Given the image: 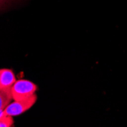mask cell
Instances as JSON below:
<instances>
[{
	"mask_svg": "<svg viewBox=\"0 0 127 127\" xmlns=\"http://www.w3.org/2000/svg\"><path fill=\"white\" fill-rule=\"evenodd\" d=\"M37 85L28 80L20 79L11 87V95L15 100H24L30 97L37 91Z\"/></svg>",
	"mask_w": 127,
	"mask_h": 127,
	"instance_id": "6da1fadb",
	"label": "cell"
},
{
	"mask_svg": "<svg viewBox=\"0 0 127 127\" xmlns=\"http://www.w3.org/2000/svg\"><path fill=\"white\" fill-rule=\"evenodd\" d=\"M37 99V97L34 94L27 99L15 100L14 102L9 103L5 108L4 113L11 117L18 116V115H21V113L29 110L36 103Z\"/></svg>",
	"mask_w": 127,
	"mask_h": 127,
	"instance_id": "7a4b0ae2",
	"label": "cell"
},
{
	"mask_svg": "<svg viewBox=\"0 0 127 127\" xmlns=\"http://www.w3.org/2000/svg\"><path fill=\"white\" fill-rule=\"evenodd\" d=\"M15 82V75L12 70L8 68L0 69V89L11 90Z\"/></svg>",
	"mask_w": 127,
	"mask_h": 127,
	"instance_id": "3957f363",
	"label": "cell"
},
{
	"mask_svg": "<svg viewBox=\"0 0 127 127\" xmlns=\"http://www.w3.org/2000/svg\"><path fill=\"white\" fill-rule=\"evenodd\" d=\"M13 99L11 90L0 89V117L4 113L5 108L9 104Z\"/></svg>",
	"mask_w": 127,
	"mask_h": 127,
	"instance_id": "277c9868",
	"label": "cell"
},
{
	"mask_svg": "<svg viewBox=\"0 0 127 127\" xmlns=\"http://www.w3.org/2000/svg\"><path fill=\"white\" fill-rule=\"evenodd\" d=\"M14 124V120L11 116L5 114V113L0 117V127H10Z\"/></svg>",
	"mask_w": 127,
	"mask_h": 127,
	"instance_id": "5b68a950",
	"label": "cell"
},
{
	"mask_svg": "<svg viewBox=\"0 0 127 127\" xmlns=\"http://www.w3.org/2000/svg\"><path fill=\"white\" fill-rule=\"evenodd\" d=\"M5 1V0H0V5H1L2 3H3Z\"/></svg>",
	"mask_w": 127,
	"mask_h": 127,
	"instance_id": "8992f818",
	"label": "cell"
}]
</instances>
